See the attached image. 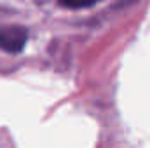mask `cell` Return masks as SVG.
Returning <instances> with one entry per match:
<instances>
[{"mask_svg": "<svg viewBox=\"0 0 150 148\" xmlns=\"http://www.w3.org/2000/svg\"><path fill=\"white\" fill-rule=\"evenodd\" d=\"M98 2H101V0H59V4L68 9H84V7H91Z\"/></svg>", "mask_w": 150, "mask_h": 148, "instance_id": "2", "label": "cell"}, {"mask_svg": "<svg viewBox=\"0 0 150 148\" xmlns=\"http://www.w3.org/2000/svg\"><path fill=\"white\" fill-rule=\"evenodd\" d=\"M28 40V32L21 26H12V28H4L0 30V49L5 52H21Z\"/></svg>", "mask_w": 150, "mask_h": 148, "instance_id": "1", "label": "cell"}]
</instances>
